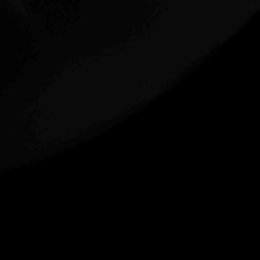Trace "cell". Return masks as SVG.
Returning a JSON list of instances; mask_svg holds the SVG:
<instances>
[{"label": "cell", "mask_w": 260, "mask_h": 260, "mask_svg": "<svg viewBox=\"0 0 260 260\" xmlns=\"http://www.w3.org/2000/svg\"><path fill=\"white\" fill-rule=\"evenodd\" d=\"M8 3H11V6H18V0H8Z\"/></svg>", "instance_id": "1"}]
</instances>
